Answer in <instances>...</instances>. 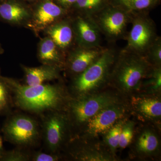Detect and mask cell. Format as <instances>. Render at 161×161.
Listing matches in <instances>:
<instances>
[{
  "label": "cell",
  "instance_id": "83f0119b",
  "mask_svg": "<svg viewBox=\"0 0 161 161\" xmlns=\"http://www.w3.org/2000/svg\"><path fill=\"white\" fill-rule=\"evenodd\" d=\"M59 3L65 7H69L75 5L78 0H58Z\"/></svg>",
  "mask_w": 161,
  "mask_h": 161
},
{
  "label": "cell",
  "instance_id": "d4e9b609",
  "mask_svg": "<svg viewBox=\"0 0 161 161\" xmlns=\"http://www.w3.org/2000/svg\"><path fill=\"white\" fill-rule=\"evenodd\" d=\"M155 0H131L130 7V12L134 11H142L149 9L155 3Z\"/></svg>",
  "mask_w": 161,
  "mask_h": 161
},
{
  "label": "cell",
  "instance_id": "ba28073f",
  "mask_svg": "<svg viewBox=\"0 0 161 161\" xmlns=\"http://www.w3.org/2000/svg\"><path fill=\"white\" fill-rule=\"evenodd\" d=\"M132 28L127 36V45L124 49L144 56L158 36L152 20L142 15L132 17Z\"/></svg>",
  "mask_w": 161,
  "mask_h": 161
},
{
  "label": "cell",
  "instance_id": "d6986e66",
  "mask_svg": "<svg viewBox=\"0 0 161 161\" xmlns=\"http://www.w3.org/2000/svg\"><path fill=\"white\" fill-rule=\"evenodd\" d=\"M159 146L158 140L156 136L151 131L147 130L139 137L137 147L140 152L150 153L154 152Z\"/></svg>",
  "mask_w": 161,
  "mask_h": 161
},
{
  "label": "cell",
  "instance_id": "9a60e30c",
  "mask_svg": "<svg viewBox=\"0 0 161 161\" xmlns=\"http://www.w3.org/2000/svg\"><path fill=\"white\" fill-rule=\"evenodd\" d=\"M29 14L23 6L14 1L0 3V19L8 23H20L27 19Z\"/></svg>",
  "mask_w": 161,
  "mask_h": 161
},
{
  "label": "cell",
  "instance_id": "52a82bcc",
  "mask_svg": "<svg viewBox=\"0 0 161 161\" xmlns=\"http://www.w3.org/2000/svg\"><path fill=\"white\" fill-rule=\"evenodd\" d=\"M92 17L101 33L113 41L126 36L127 26L132 17L131 13L123 8L108 6Z\"/></svg>",
  "mask_w": 161,
  "mask_h": 161
},
{
  "label": "cell",
  "instance_id": "4dcf8cb0",
  "mask_svg": "<svg viewBox=\"0 0 161 161\" xmlns=\"http://www.w3.org/2000/svg\"><path fill=\"white\" fill-rule=\"evenodd\" d=\"M2 0H0V2H1V1H2Z\"/></svg>",
  "mask_w": 161,
  "mask_h": 161
},
{
  "label": "cell",
  "instance_id": "ffe728a7",
  "mask_svg": "<svg viewBox=\"0 0 161 161\" xmlns=\"http://www.w3.org/2000/svg\"><path fill=\"white\" fill-rule=\"evenodd\" d=\"M13 104L11 90L6 78L0 76V115L8 114Z\"/></svg>",
  "mask_w": 161,
  "mask_h": 161
},
{
  "label": "cell",
  "instance_id": "9c48e42d",
  "mask_svg": "<svg viewBox=\"0 0 161 161\" xmlns=\"http://www.w3.org/2000/svg\"><path fill=\"white\" fill-rule=\"evenodd\" d=\"M125 113L124 106L118 103L105 108L84 124L86 135L95 136L108 132Z\"/></svg>",
  "mask_w": 161,
  "mask_h": 161
},
{
  "label": "cell",
  "instance_id": "f1b7e54d",
  "mask_svg": "<svg viewBox=\"0 0 161 161\" xmlns=\"http://www.w3.org/2000/svg\"><path fill=\"white\" fill-rule=\"evenodd\" d=\"M5 151H6V150H4V147H3V139H2V136L0 134V160H1V158H2V157H3Z\"/></svg>",
  "mask_w": 161,
  "mask_h": 161
},
{
  "label": "cell",
  "instance_id": "ac0fdd59",
  "mask_svg": "<svg viewBox=\"0 0 161 161\" xmlns=\"http://www.w3.org/2000/svg\"><path fill=\"white\" fill-rule=\"evenodd\" d=\"M107 0H78L75 5L84 15L92 17L108 6Z\"/></svg>",
  "mask_w": 161,
  "mask_h": 161
},
{
  "label": "cell",
  "instance_id": "30bf717a",
  "mask_svg": "<svg viewBox=\"0 0 161 161\" xmlns=\"http://www.w3.org/2000/svg\"><path fill=\"white\" fill-rule=\"evenodd\" d=\"M79 47L92 48L100 46L101 32L92 17L79 16L73 27Z\"/></svg>",
  "mask_w": 161,
  "mask_h": 161
},
{
  "label": "cell",
  "instance_id": "7c38bea8",
  "mask_svg": "<svg viewBox=\"0 0 161 161\" xmlns=\"http://www.w3.org/2000/svg\"><path fill=\"white\" fill-rule=\"evenodd\" d=\"M25 73V85L36 86L46 81L58 79L60 67L55 65L43 64L37 67H23Z\"/></svg>",
  "mask_w": 161,
  "mask_h": 161
},
{
  "label": "cell",
  "instance_id": "277c9868",
  "mask_svg": "<svg viewBox=\"0 0 161 161\" xmlns=\"http://www.w3.org/2000/svg\"><path fill=\"white\" fill-rule=\"evenodd\" d=\"M117 103V98L109 93L89 94L71 97L68 103L65 112L71 126H80L102 110Z\"/></svg>",
  "mask_w": 161,
  "mask_h": 161
},
{
  "label": "cell",
  "instance_id": "6da1fadb",
  "mask_svg": "<svg viewBox=\"0 0 161 161\" xmlns=\"http://www.w3.org/2000/svg\"><path fill=\"white\" fill-rule=\"evenodd\" d=\"M13 103L26 112L43 115L47 112L64 111L71 97L59 85L28 86L6 78Z\"/></svg>",
  "mask_w": 161,
  "mask_h": 161
},
{
  "label": "cell",
  "instance_id": "5b68a950",
  "mask_svg": "<svg viewBox=\"0 0 161 161\" xmlns=\"http://www.w3.org/2000/svg\"><path fill=\"white\" fill-rule=\"evenodd\" d=\"M4 138L18 147H34L41 137L40 125L35 119L24 114L9 115L2 129Z\"/></svg>",
  "mask_w": 161,
  "mask_h": 161
},
{
  "label": "cell",
  "instance_id": "7402d4cb",
  "mask_svg": "<svg viewBox=\"0 0 161 161\" xmlns=\"http://www.w3.org/2000/svg\"><path fill=\"white\" fill-rule=\"evenodd\" d=\"M23 148L18 147L17 149L5 151L0 161H31V153L27 152Z\"/></svg>",
  "mask_w": 161,
  "mask_h": 161
},
{
  "label": "cell",
  "instance_id": "7a4b0ae2",
  "mask_svg": "<svg viewBox=\"0 0 161 161\" xmlns=\"http://www.w3.org/2000/svg\"><path fill=\"white\" fill-rule=\"evenodd\" d=\"M152 67L143 55L123 49L118 53L109 80L120 91L131 92L139 87Z\"/></svg>",
  "mask_w": 161,
  "mask_h": 161
},
{
  "label": "cell",
  "instance_id": "484cf974",
  "mask_svg": "<svg viewBox=\"0 0 161 161\" xmlns=\"http://www.w3.org/2000/svg\"><path fill=\"white\" fill-rule=\"evenodd\" d=\"M60 159V156L58 153H46L40 151L31 153V161H57Z\"/></svg>",
  "mask_w": 161,
  "mask_h": 161
},
{
  "label": "cell",
  "instance_id": "603a6c76",
  "mask_svg": "<svg viewBox=\"0 0 161 161\" xmlns=\"http://www.w3.org/2000/svg\"><path fill=\"white\" fill-rule=\"evenodd\" d=\"M123 125V123L119 121L107 132V142L112 151L119 147L121 131Z\"/></svg>",
  "mask_w": 161,
  "mask_h": 161
},
{
  "label": "cell",
  "instance_id": "4316f807",
  "mask_svg": "<svg viewBox=\"0 0 161 161\" xmlns=\"http://www.w3.org/2000/svg\"><path fill=\"white\" fill-rule=\"evenodd\" d=\"M131 1V0H116L119 5V7L123 8L129 12Z\"/></svg>",
  "mask_w": 161,
  "mask_h": 161
},
{
  "label": "cell",
  "instance_id": "8fae6325",
  "mask_svg": "<svg viewBox=\"0 0 161 161\" xmlns=\"http://www.w3.org/2000/svg\"><path fill=\"white\" fill-rule=\"evenodd\" d=\"M78 47L70 54L67 62L69 70L76 76L85 70L96 61L104 49L101 47Z\"/></svg>",
  "mask_w": 161,
  "mask_h": 161
},
{
  "label": "cell",
  "instance_id": "5bb4252c",
  "mask_svg": "<svg viewBox=\"0 0 161 161\" xmlns=\"http://www.w3.org/2000/svg\"><path fill=\"white\" fill-rule=\"evenodd\" d=\"M48 34L58 48L63 50L67 49L71 46L75 36L73 27L66 22L52 26Z\"/></svg>",
  "mask_w": 161,
  "mask_h": 161
},
{
  "label": "cell",
  "instance_id": "8992f818",
  "mask_svg": "<svg viewBox=\"0 0 161 161\" xmlns=\"http://www.w3.org/2000/svg\"><path fill=\"white\" fill-rule=\"evenodd\" d=\"M41 116V138L49 153H58L71 127L67 115L64 111H56Z\"/></svg>",
  "mask_w": 161,
  "mask_h": 161
},
{
  "label": "cell",
  "instance_id": "2e32d148",
  "mask_svg": "<svg viewBox=\"0 0 161 161\" xmlns=\"http://www.w3.org/2000/svg\"><path fill=\"white\" fill-rule=\"evenodd\" d=\"M58 47L50 38L43 39L40 43L39 57L44 64L55 65L60 67L63 64L64 60Z\"/></svg>",
  "mask_w": 161,
  "mask_h": 161
},
{
  "label": "cell",
  "instance_id": "f546056e",
  "mask_svg": "<svg viewBox=\"0 0 161 161\" xmlns=\"http://www.w3.org/2000/svg\"><path fill=\"white\" fill-rule=\"evenodd\" d=\"M3 48H2V47H1V45H0V54L3 53Z\"/></svg>",
  "mask_w": 161,
  "mask_h": 161
},
{
  "label": "cell",
  "instance_id": "cb8c5ba5",
  "mask_svg": "<svg viewBox=\"0 0 161 161\" xmlns=\"http://www.w3.org/2000/svg\"><path fill=\"white\" fill-rule=\"evenodd\" d=\"M133 136V126L132 123L124 125L121 131L119 147L124 149L130 144Z\"/></svg>",
  "mask_w": 161,
  "mask_h": 161
},
{
  "label": "cell",
  "instance_id": "e0dca14e",
  "mask_svg": "<svg viewBox=\"0 0 161 161\" xmlns=\"http://www.w3.org/2000/svg\"><path fill=\"white\" fill-rule=\"evenodd\" d=\"M139 112L146 117L158 118L161 117V102L155 98H143L139 99L136 104Z\"/></svg>",
  "mask_w": 161,
  "mask_h": 161
},
{
  "label": "cell",
  "instance_id": "3957f363",
  "mask_svg": "<svg viewBox=\"0 0 161 161\" xmlns=\"http://www.w3.org/2000/svg\"><path fill=\"white\" fill-rule=\"evenodd\" d=\"M118 53L114 48H104L96 61L77 75L72 85L74 97L91 94L109 80Z\"/></svg>",
  "mask_w": 161,
  "mask_h": 161
},
{
  "label": "cell",
  "instance_id": "4fadbf2b",
  "mask_svg": "<svg viewBox=\"0 0 161 161\" xmlns=\"http://www.w3.org/2000/svg\"><path fill=\"white\" fill-rule=\"evenodd\" d=\"M64 13V9L60 6L52 1H45L41 4L36 12L35 24L44 28L63 16Z\"/></svg>",
  "mask_w": 161,
  "mask_h": 161
},
{
  "label": "cell",
  "instance_id": "44dd1931",
  "mask_svg": "<svg viewBox=\"0 0 161 161\" xmlns=\"http://www.w3.org/2000/svg\"><path fill=\"white\" fill-rule=\"evenodd\" d=\"M151 66L160 67L161 64V39L157 36L144 55Z\"/></svg>",
  "mask_w": 161,
  "mask_h": 161
}]
</instances>
